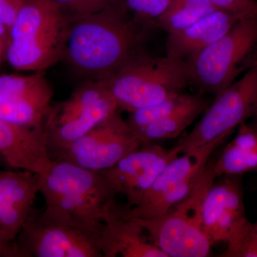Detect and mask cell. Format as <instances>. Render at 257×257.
<instances>
[{
    "instance_id": "6da1fadb",
    "label": "cell",
    "mask_w": 257,
    "mask_h": 257,
    "mask_svg": "<svg viewBox=\"0 0 257 257\" xmlns=\"http://www.w3.org/2000/svg\"><path fill=\"white\" fill-rule=\"evenodd\" d=\"M155 24L135 18L124 0L94 14L68 19L63 58L76 72L105 79L147 52Z\"/></svg>"
},
{
    "instance_id": "7a4b0ae2",
    "label": "cell",
    "mask_w": 257,
    "mask_h": 257,
    "mask_svg": "<svg viewBox=\"0 0 257 257\" xmlns=\"http://www.w3.org/2000/svg\"><path fill=\"white\" fill-rule=\"evenodd\" d=\"M68 19L55 0H27L9 29L5 59L19 71H45L63 58Z\"/></svg>"
},
{
    "instance_id": "3957f363",
    "label": "cell",
    "mask_w": 257,
    "mask_h": 257,
    "mask_svg": "<svg viewBox=\"0 0 257 257\" xmlns=\"http://www.w3.org/2000/svg\"><path fill=\"white\" fill-rule=\"evenodd\" d=\"M40 177V193L46 206L68 213L97 241L103 219L117 195L105 176L66 161L52 160L49 173Z\"/></svg>"
},
{
    "instance_id": "277c9868",
    "label": "cell",
    "mask_w": 257,
    "mask_h": 257,
    "mask_svg": "<svg viewBox=\"0 0 257 257\" xmlns=\"http://www.w3.org/2000/svg\"><path fill=\"white\" fill-rule=\"evenodd\" d=\"M256 60L257 17H250L185 61L189 86L198 94L216 96Z\"/></svg>"
},
{
    "instance_id": "5b68a950",
    "label": "cell",
    "mask_w": 257,
    "mask_h": 257,
    "mask_svg": "<svg viewBox=\"0 0 257 257\" xmlns=\"http://www.w3.org/2000/svg\"><path fill=\"white\" fill-rule=\"evenodd\" d=\"M102 80L119 109L128 112L184 92L189 86L184 61L147 53Z\"/></svg>"
},
{
    "instance_id": "8992f818",
    "label": "cell",
    "mask_w": 257,
    "mask_h": 257,
    "mask_svg": "<svg viewBox=\"0 0 257 257\" xmlns=\"http://www.w3.org/2000/svg\"><path fill=\"white\" fill-rule=\"evenodd\" d=\"M18 257H103L93 235L62 209L34 207L15 239Z\"/></svg>"
},
{
    "instance_id": "52a82bcc",
    "label": "cell",
    "mask_w": 257,
    "mask_h": 257,
    "mask_svg": "<svg viewBox=\"0 0 257 257\" xmlns=\"http://www.w3.org/2000/svg\"><path fill=\"white\" fill-rule=\"evenodd\" d=\"M257 108V60L238 80L225 89L206 109L202 119L172 147L177 155L229 138L234 130L250 117Z\"/></svg>"
},
{
    "instance_id": "ba28073f",
    "label": "cell",
    "mask_w": 257,
    "mask_h": 257,
    "mask_svg": "<svg viewBox=\"0 0 257 257\" xmlns=\"http://www.w3.org/2000/svg\"><path fill=\"white\" fill-rule=\"evenodd\" d=\"M227 139H217L175 157L161 172L140 204L126 209V216L138 219L153 217L182 202L202 178L214 152Z\"/></svg>"
},
{
    "instance_id": "9c48e42d",
    "label": "cell",
    "mask_w": 257,
    "mask_h": 257,
    "mask_svg": "<svg viewBox=\"0 0 257 257\" xmlns=\"http://www.w3.org/2000/svg\"><path fill=\"white\" fill-rule=\"evenodd\" d=\"M142 145L119 110L52 157L92 171L108 170Z\"/></svg>"
},
{
    "instance_id": "30bf717a",
    "label": "cell",
    "mask_w": 257,
    "mask_h": 257,
    "mask_svg": "<svg viewBox=\"0 0 257 257\" xmlns=\"http://www.w3.org/2000/svg\"><path fill=\"white\" fill-rule=\"evenodd\" d=\"M248 220L242 176L216 177L206 194L201 212L202 229L211 246L227 243Z\"/></svg>"
},
{
    "instance_id": "8fae6325",
    "label": "cell",
    "mask_w": 257,
    "mask_h": 257,
    "mask_svg": "<svg viewBox=\"0 0 257 257\" xmlns=\"http://www.w3.org/2000/svg\"><path fill=\"white\" fill-rule=\"evenodd\" d=\"M179 156L173 148L155 143L142 144L108 170L101 171L117 194L126 197V206L138 205L166 166Z\"/></svg>"
},
{
    "instance_id": "7c38bea8",
    "label": "cell",
    "mask_w": 257,
    "mask_h": 257,
    "mask_svg": "<svg viewBox=\"0 0 257 257\" xmlns=\"http://www.w3.org/2000/svg\"><path fill=\"white\" fill-rule=\"evenodd\" d=\"M149 240L167 257H206L211 245L199 225L171 209L147 219L135 218Z\"/></svg>"
},
{
    "instance_id": "4fadbf2b",
    "label": "cell",
    "mask_w": 257,
    "mask_h": 257,
    "mask_svg": "<svg viewBox=\"0 0 257 257\" xmlns=\"http://www.w3.org/2000/svg\"><path fill=\"white\" fill-rule=\"evenodd\" d=\"M126 205L113 204L106 212L97 243L103 257H167L147 237L135 218L126 216Z\"/></svg>"
},
{
    "instance_id": "5bb4252c",
    "label": "cell",
    "mask_w": 257,
    "mask_h": 257,
    "mask_svg": "<svg viewBox=\"0 0 257 257\" xmlns=\"http://www.w3.org/2000/svg\"><path fill=\"white\" fill-rule=\"evenodd\" d=\"M0 154L12 168L40 177L52 166L45 126L28 127L0 119Z\"/></svg>"
},
{
    "instance_id": "9a60e30c",
    "label": "cell",
    "mask_w": 257,
    "mask_h": 257,
    "mask_svg": "<svg viewBox=\"0 0 257 257\" xmlns=\"http://www.w3.org/2000/svg\"><path fill=\"white\" fill-rule=\"evenodd\" d=\"M40 190V175L27 170H0V229L12 239L35 207Z\"/></svg>"
},
{
    "instance_id": "2e32d148",
    "label": "cell",
    "mask_w": 257,
    "mask_h": 257,
    "mask_svg": "<svg viewBox=\"0 0 257 257\" xmlns=\"http://www.w3.org/2000/svg\"><path fill=\"white\" fill-rule=\"evenodd\" d=\"M244 18L226 10H216L184 30L167 34L166 55L185 62Z\"/></svg>"
},
{
    "instance_id": "e0dca14e",
    "label": "cell",
    "mask_w": 257,
    "mask_h": 257,
    "mask_svg": "<svg viewBox=\"0 0 257 257\" xmlns=\"http://www.w3.org/2000/svg\"><path fill=\"white\" fill-rule=\"evenodd\" d=\"M213 172L215 177L223 175H241L257 172V118L238 126L235 138L216 159Z\"/></svg>"
},
{
    "instance_id": "ac0fdd59",
    "label": "cell",
    "mask_w": 257,
    "mask_h": 257,
    "mask_svg": "<svg viewBox=\"0 0 257 257\" xmlns=\"http://www.w3.org/2000/svg\"><path fill=\"white\" fill-rule=\"evenodd\" d=\"M118 110L120 109L111 94L87 112L62 124L45 128L51 159Z\"/></svg>"
},
{
    "instance_id": "d6986e66",
    "label": "cell",
    "mask_w": 257,
    "mask_h": 257,
    "mask_svg": "<svg viewBox=\"0 0 257 257\" xmlns=\"http://www.w3.org/2000/svg\"><path fill=\"white\" fill-rule=\"evenodd\" d=\"M210 104L205 95L192 94L188 101L164 119L133 130L142 144L177 138Z\"/></svg>"
},
{
    "instance_id": "ffe728a7",
    "label": "cell",
    "mask_w": 257,
    "mask_h": 257,
    "mask_svg": "<svg viewBox=\"0 0 257 257\" xmlns=\"http://www.w3.org/2000/svg\"><path fill=\"white\" fill-rule=\"evenodd\" d=\"M109 95L111 93L102 79H91L83 83L68 99L51 106L45 120V127H51L74 119L90 110Z\"/></svg>"
},
{
    "instance_id": "44dd1931",
    "label": "cell",
    "mask_w": 257,
    "mask_h": 257,
    "mask_svg": "<svg viewBox=\"0 0 257 257\" xmlns=\"http://www.w3.org/2000/svg\"><path fill=\"white\" fill-rule=\"evenodd\" d=\"M53 92L32 96L0 94V119L28 127L45 126Z\"/></svg>"
},
{
    "instance_id": "7402d4cb",
    "label": "cell",
    "mask_w": 257,
    "mask_h": 257,
    "mask_svg": "<svg viewBox=\"0 0 257 257\" xmlns=\"http://www.w3.org/2000/svg\"><path fill=\"white\" fill-rule=\"evenodd\" d=\"M216 9L209 0H172L157 25L167 34L188 28Z\"/></svg>"
},
{
    "instance_id": "603a6c76",
    "label": "cell",
    "mask_w": 257,
    "mask_h": 257,
    "mask_svg": "<svg viewBox=\"0 0 257 257\" xmlns=\"http://www.w3.org/2000/svg\"><path fill=\"white\" fill-rule=\"evenodd\" d=\"M43 72L39 71L30 75L2 74L0 94L13 96H32L52 92V87Z\"/></svg>"
},
{
    "instance_id": "cb8c5ba5",
    "label": "cell",
    "mask_w": 257,
    "mask_h": 257,
    "mask_svg": "<svg viewBox=\"0 0 257 257\" xmlns=\"http://www.w3.org/2000/svg\"><path fill=\"white\" fill-rule=\"evenodd\" d=\"M192 94L184 92L167 98L153 105L130 112L126 123L133 130L143 128L164 119L188 101Z\"/></svg>"
},
{
    "instance_id": "d4e9b609",
    "label": "cell",
    "mask_w": 257,
    "mask_h": 257,
    "mask_svg": "<svg viewBox=\"0 0 257 257\" xmlns=\"http://www.w3.org/2000/svg\"><path fill=\"white\" fill-rule=\"evenodd\" d=\"M221 257H257V227L256 224L246 221L226 243Z\"/></svg>"
},
{
    "instance_id": "484cf974",
    "label": "cell",
    "mask_w": 257,
    "mask_h": 257,
    "mask_svg": "<svg viewBox=\"0 0 257 257\" xmlns=\"http://www.w3.org/2000/svg\"><path fill=\"white\" fill-rule=\"evenodd\" d=\"M124 2L135 18L157 25V19L167 11L172 0H124Z\"/></svg>"
},
{
    "instance_id": "4316f807",
    "label": "cell",
    "mask_w": 257,
    "mask_h": 257,
    "mask_svg": "<svg viewBox=\"0 0 257 257\" xmlns=\"http://www.w3.org/2000/svg\"><path fill=\"white\" fill-rule=\"evenodd\" d=\"M113 1L114 0H55L67 19L98 13Z\"/></svg>"
},
{
    "instance_id": "83f0119b",
    "label": "cell",
    "mask_w": 257,
    "mask_h": 257,
    "mask_svg": "<svg viewBox=\"0 0 257 257\" xmlns=\"http://www.w3.org/2000/svg\"><path fill=\"white\" fill-rule=\"evenodd\" d=\"M216 9L226 10L244 18L257 17V0H209Z\"/></svg>"
},
{
    "instance_id": "f1b7e54d",
    "label": "cell",
    "mask_w": 257,
    "mask_h": 257,
    "mask_svg": "<svg viewBox=\"0 0 257 257\" xmlns=\"http://www.w3.org/2000/svg\"><path fill=\"white\" fill-rule=\"evenodd\" d=\"M27 0H0V21L8 29L13 25Z\"/></svg>"
},
{
    "instance_id": "f546056e",
    "label": "cell",
    "mask_w": 257,
    "mask_h": 257,
    "mask_svg": "<svg viewBox=\"0 0 257 257\" xmlns=\"http://www.w3.org/2000/svg\"><path fill=\"white\" fill-rule=\"evenodd\" d=\"M18 257L15 246V240L0 229V257Z\"/></svg>"
},
{
    "instance_id": "4dcf8cb0",
    "label": "cell",
    "mask_w": 257,
    "mask_h": 257,
    "mask_svg": "<svg viewBox=\"0 0 257 257\" xmlns=\"http://www.w3.org/2000/svg\"><path fill=\"white\" fill-rule=\"evenodd\" d=\"M8 36H9V29L0 21V40L8 43Z\"/></svg>"
},
{
    "instance_id": "1f68e13d",
    "label": "cell",
    "mask_w": 257,
    "mask_h": 257,
    "mask_svg": "<svg viewBox=\"0 0 257 257\" xmlns=\"http://www.w3.org/2000/svg\"><path fill=\"white\" fill-rule=\"evenodd\" d=\"M7 44L5 42L0 40V64L5 59V53H6Z\"/></svg>"
},
{
    "instance_id": "d6a6232c",
    "label": "cell",
    "mask_w": 257,
    "mask_h": 257,
    "mask_svg": "<svg viewBox=\"0 0 257 257\" xmlns=\"http://www.w3.org/2000/svg\"><path fill=\"white\" fill-rule=\"evenodd\" d=\"M255 116H257V108H256V114H255ZM255 116H254V117H255Z\"/></svg>"
},
{
    "instance_id": "836d02e7",
    "label": "cell",
    "mask_w": 257,
    "mask_h": 257,
    "mask_svg": "<svg viewBox=\"0 0 257 257\" xmlns=\"http://www.w3.org/2000/svg\"><path fill=\"white\" fill-rule=\"evenodd\" d=\"M255 224H256V227H257V221H256V223H255Z\"/></svg>"
},
{
    "instance_id": "e575fe53",
    "label": "cell",
    "mask_w": 257,
    "mask_h": 257,
    "mask_svg": "<svg viewBox=\"0 0 257 257\" xmlns=\"http://www.w3.org/2000/svg\"><path fill=\"white\" fill-rule=\"evenodd\" d=\"M255 117H256V118H257V116H255Z\"/></svg>"
}]
</instances>
